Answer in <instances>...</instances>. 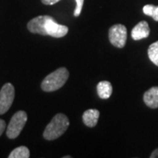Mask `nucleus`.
Masks as SVG:
<instances>
[{
  "mask_svg": "<svg viewBox=\"0 0 158 158\" xmlns=\"http://www.w3.org/2000/svg\"><path fill=\"white\" fill-rule=\"evenodd\" d=\"M30 156V151L27 147L21 146V147L16 148L13 149L9 155V158H28Z\"/></svg>",
  "mask_w": 158,
  "mask_h": 158,
  "instance_id": "9b49d317",
  "label": "nucleus"
},
{
  "mask_svg": "<svg viewBox=\"0 0 158 158\" xmlns=\"http://www.w3.org/2000/svg\"><path fill=\"white\" fill-rule=\"evenodd\" d=\"M127 33L126 27L121 24H117L109 29V40L114 47L122 48L127 42Z\"/></svg>",
  "mask_w": 158,
  "mask_h": 158,
  "instance_id": "39448f33",
  "label": "nucleus"
},
{
  "mask_svg": "<svg viewBox=\"0 0 158 158\" xmlns=\"http://www.w3.org/2000/svg\"><path fill=\"white\" fill-rule=\"evenodd\" d=\"M69 126V120L65 114L58 113L46 127L43 137L47 141H54L62 136Z\"/></svg>",
  "mask_w": 158,
  "mask_h": 158,
  "instance_id": "f03ea898",
  "label": "nucleus"
},
{
  "mask_svg": "<svg viewBox=\"0 0 158 158\" xmlns=\"http://www.w3.org/2000/svg\"><path fill=\"white\" fill-rule=\"evenodd\" d=\"M143 100L148 107L158 108V87H152L148 90L143 96Z\"/></svg>",
  "mask_w": 158,
  "mask_h": 158,
  "instance_id": "6e6552de",
  "label": "nucleus"
},
{
  "mask_svg": "<svg viewBox=\"0 0 158 158\" xmlns=\"http://www.w3.org/2000/svg\"><path fill=\"white\" fill-rule=\"evenodd\" d=\"M148 55L150 59V61L158 66V41H156L152 43L151 45L148 47Z\"/></svg>",
  "mask_w": 158,
  "mask_h": 158,
  "instance_id": "f8f14e48",
  "label": "nucleus"
},
{
  "mask_svg": "<svg viewBox=\"0 0 158 158\" xmlns=\"http://www.w3.org/2000/svg\"><path fill=\"white\" fill-rule=\"evenodd\" d=\"M99 118V112L96 109L86 110L83 114V121L89 127H94Z\"/></svg>",
  "mask_w": 158,
  "mask_h": 158,
  "instance_id": "1a4fd4ad",
  "label": "nucleus"
},
{
  "mask_svg": "<svg viewBox=\"0 0 158 158\" xmlns=\"http://www.w3.org/2000/svg\"><path fill=\"white\" fill-rule=\"evenodd\" d=\"M59 1H61V0H41V2L46 5V6H52V5H55V4H56L58 3Z\"/></svg>",
  "mask_w": 158,
  "mask_h": 158,
  "instance_id": "2eb2a0df",
  "label": "nucleus"
},
{
  "mask_svg": "<svg viewBox=\"0 0 158 158\" xmlns=\"http://www.w3.org/2000/svg\"><path fill=\"white\" fill-rule=\"evenodd\" d=\"M143 12L148 16H150L154 20L158 21V6L153 5H146L143 7Z\"/></svg>",
  "mask_w": 158,
  "mask_h": 158,
  "instance_id": "ddd939ff",
  "label": "nucleus"
},
{
  "mask_svg": "<svg viewBox=\"0 0 158 158\" xmlns=\"http://www.w3.org/2000/svg\"><path fill=\"white\" fill-rule=\"evenodd\" d=\"M150 29L147 21L139 22L132 30V38L135 40H140L141 39L147 38L149 35Z\"/></svg>",
  "mask_w": 158,
  "mask_h": 158,
  "instance_id": "0eeeda50",
  "label": "nucleus"
},
{
  "mask_svg": "<svg viewBox=\"0 0 158 158\" xmlns=\"http://www.w3.org/2000/svg\"><path fill=\"white\" fill-rule=\"evenodd\" d=\"M27 29L33 34L48 35L55 38L64 37L69 31L66 26L58 24L54 18L48 15L32 19L27 23Z\"/></svg>",
  "mask_w": 158,
  "mask_h": 158,
  "instance_id": "f257e3e1",
  "label": "nucleus"
},
{
  "mask_svg": "<svg viewBox=\"0 0 158 158\" xmlns=\"http://www.w3.org/2000/svg\"><path fill=\"white\" fill-rule=\"evenodd\" d=\"M27 121V114L24 111H19L15 113L6 129V135L9 139H15L24 128Z\"/></svg>",
  "mask_w": 158,
  "mask_h": 158,
  "instance_id": "20e7f679",
  "label": "nucleus"
},
{
  "mask_svg": "<svg viewBox=\"0 0 158 158\" xmlns=\"http://www.w3.org/2000/svg\"><path fill=\"white\" fill-rule=\"evenodd\" d=\"M98 95L100 98L107 99L112 96L113 93V86L112 84L108 81H101L97 85Z\"/></svg>",
  "mask_w": 158,
  "mask_h": 158,
  "instance_id": "9d476101",
  "label": "nucleus"
},
{
  "mask_svg": "<svg viewBox=\"0 0 158 158\" xmlns=\"http://www.w3.org/2000/svg\"><path fill=\"white\" fill-rule=\"evenodd\" d=\"M69 78V71L66 68H59L54 72L48 75L43 81L41 82L40 87L41 89L47 91L51 92L55 90H59L62 88Z\"/></svg>",
  "mask_w": 158,
  "mask_h": 158,
  "instance_id": "7ed1b4c3",
  "label": "nucleus"
},
{
  "mask_svg": "<svg viewBox=\"0 0 158 158\" xmlns=\"http://www.w3.org/2000/svg\"><path fill=\"white\" fill-rule=\"evenodd\" d=\"M6 127V122H5V120H3V119H1V118H0V136L2 135V134L5 132Z\"/></svg>",
  "mask_w": 158,
  "mask_h": 158,
  "instance_id": "dca6fc26",
  "label": "nucleus"
},
{
  "mask_svg": "<svg viewBox=\"0 0 158 158\" xmlns=\"http://www.w3.org/2000/svg\"><path fill=\"white\" fill-rule=\"evenodd\" d=\"M158 157V148H156V150H154L150 156V158H156Z\"/></svg>",
  "mask_w": 158,
  "mask_h": 158,
  "instance_id": "f3484780",
  "label": "nucleus"
},
{
  "mask_svg": "<svg viewBox=\"0 0 158 158\" xmlns=\"http://www.w3.org/2000/svg\"><path fill=\"white\" fill-rule=\"evenodd\" d=\"M15 97L13 85L7 83L0 90V115L6 113L11 106Z\"/></svg>",
  "mask_w": 158,
  "mask_h": 158,
  "instance_id": "423d86ee",
  "label": "nucleus"
},
{
  "mask_svg": "<svg viewBox=\"0 0 158 158\" xmlns=\"http://www.w3.org/2000/svg\"><path fill=\"white\" fill-rule=\"evenodd\" d=\"M84 2H85V0H76L77 6L75 8V11H74V16L75 17H78L79 15L81 14L82 8H83V6H84Z\"/></svg>",
  "mask_w": 158,
  "mask_h": 158,
  "instance_id": "4468645a",
  "label": "nucleus"
}]
</instances>
